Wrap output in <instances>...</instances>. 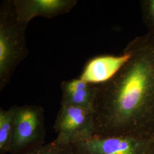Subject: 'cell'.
Instances as JSON below:
<instances>
[{
    "label": "cell",
    "instance_id": "cell-10",
    "mask_svg": "<svg viewBox=\"0 0 154 154\" xmlns=\"http://www.w3.org/2000/svg\"><path fill=\"white\" fill-rule=\"evenodd\" d=\"M23 154H74L72 145L60 142L55 138L37 149Z\"/></svg>",
    "mask_w": 154,
    "mask_h": 154
},
{
    "label": "cell",
    "instance_id": "cell-6",
    "mask_svg": "<svg viewBox=\"0 0 154 154\" xmlns=\"http://www.w3.org/2000/svg\"><path fill=\"white\" fill-rule=\"evenodd\" d=\"M75 0H14L13 4L17 19L29 23L33 18L42 17L52 18L71 11Z\"/></svg>",
    "mask_w": 154,
    "mask_h": 154
},
{
    "label": "cell",
    "instance_id": "cell-8",
    "mask_svg": "<svg viewBox=\"0 0 154 154\" xmlns=\"http://www.w3.org/2000/svg\"><path fill=\"white\" fill-rule=\"evenodd\" d=\"M97 85L80 79L63 81L61 83V106H72L93 111Z\"/></svg>",
    "mask_w": 154,
    "mask_h": 154
},
{
    "label": "cell",
    "instance_id": "cell-7",
    "mask_svg": "<svg viewBox=\"0 0 154 154\" xmlns=\"http://www.w3.org/2000/svg\"><path fill=\"white\" fill-rule=\"evenodd\" d=\"M128 58V54L125 51L119 56L102 55L95 57L88 61L79 78L96 85L105 82L115 75Z\"/></svg>",
    "mask_w": 154,
    "mask_h": 154
},
{
    "label": "cell",
    "instance_id": "cell-12",
    "mask_svg": "<svg viewBox=\"0 0 154 154\" xmlns=\"http://www.w3.org/2000/svg\"><path fill=\"white\" fill-rule=\"evenodd\" d=\"M152 140H153V144H152V154H154V136L153 138H152Z\"/></svg>",
    "mask_w": 154,
    "mask_h": 154
},
{
    "label": "cell",
    "instance_id": "cell-9",
    "mask_svg": "<svg viewBox=\"0 0 154 154\" xmlns=\"http://www.w3.org/2000/svg\"><path fill=\"white\" fill-rule=\"evenodd\" d=\"M15 107L13 106L8 110L0 109V154L11 151Z\"/></svg>",
    "mask_w": 154,
    "mask_h": 154
},
{
    "label": "cell",
    "instance_id": "cell-1",
    "mask_svg": "<svg viewBox=\"0 0 154 154\" xmlns=\"http://www.w3.org/2000/svg\"><path fill=\"white\" fill-rule=\"evenodd\" d=\"M128 58L97 85L93 115L97 136H154V39L147 33L124 50Z\"/></svg>",
    "mask_w": 154,
    "mask_h": 154
},
{
    "label": "cell",
    "instance_id": "cell-3",
    "mask_svg": "<svg viewBox=\"0 0 154 154\" xmlns=\"http://www.w3.org/2000/svg\"><path fill=\"white\" fill-rule=\"evenodd\" d=\"M11 154H23L45 144L44 109L38 105H15Z\"/></svg>",
    "mask_w": 154,
    "mask_h": 154
},
{
    "label": "cell",
    "instance_id": "cell-2",
    "mask_svg": "<svg viewBox=\"0 0 154 154\" xmlns=\"http://www.w3.org/2000/svg\"><path fill=\"white\" fill-rule=\"evenodd\" d=\"M28 23L17 19L13 1L0 8V90L9 83L17 66L29 54L25 31Z\"/></svg>",
    "mask_w": 154,
    "mask_h": 154
},
{
    "label": "cell",
    "instance_id": "cell-4",
    "mask_svg": "<svg viewBox=\"0 0 154 154\" xmlns=\"http://www.w3.org/2000/svg\"><path fill=\"white\" fill-rule=\"evenodd\" d=\"M56 139L74 144L91 139L95 134L93 111L72 106H61L53 126Z\"/></svg>",
    "mask_w": 154,
    "mask_h": 154
},
{
    "label": "cell",
    "instance_id": "cell-5",
    "mask_svg": "<svg viewBox=\"0 0 154 154\" xmlns=\"http://www.w3.org/2000/svg\"><path fill=\"white\" fill-rule=\"evenodd\" d=\"M152 139L97 136L72 145L74 154H152Z\"/></svg>",
    "mask_w": 154,
    "mask_h": 154
},
{
    "label": "cell",
    "instance_id": "cell-11",
    "mask_svg": "<svg viewBox=\"0 0 154 154\" xmlns=\"http://www.w3.org/2000/svg\"><path fill=\"white\" fill-rule=\"evenodd\" d=\"M140 5L147 34L154 39V0H142L140 1Z\"/></svg>",
    "mask_w": 154,
    "mask_h": 154
}]
</instances>
